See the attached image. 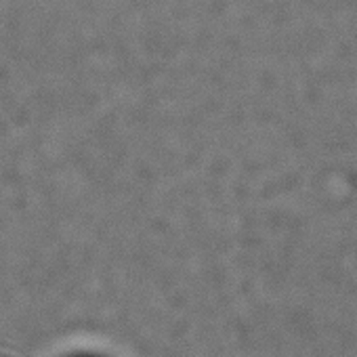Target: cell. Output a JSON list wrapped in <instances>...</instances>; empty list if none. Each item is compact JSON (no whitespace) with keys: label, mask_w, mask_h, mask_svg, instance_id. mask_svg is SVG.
I'll list each match as a JSON object with an SVG mask.
<instances>
[]
</instances>
